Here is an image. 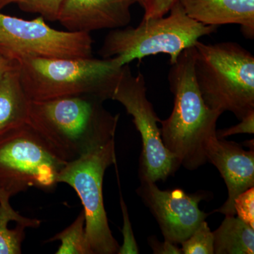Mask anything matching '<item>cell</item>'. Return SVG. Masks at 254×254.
I'll use <instances>...</instances> for the list:
<instances>
[{
	"label": "cell",
	"instance_id": "cell-1",
	"mask_svg": "<svg viewBox=\"0 0 254 254\" xmlns=\"http://www.w3.org/2000/svg\"><path fill=\"white\" fill-rule=\"evenodd\" d=\"M90 95L31 101L27 123L66 163L115 139L120 115Z\"/></svg>",
	"mask_w": 254,
	"mask_h": 254
},
{
	"label": "cell",
	"instance_id": "cell-2",
	"mask_svg": "<svg viewBox=\"0 0 254 254\" xmlns=\"http://www.w3.org/2000/svg\"><path fill=\"white\" fill-rule=\"evenodd\" d=\"M168 81L175 97L171 115L160 120L162 139L180 165L194 170L206 163L203 145L216 133L221 113L205 104L197 84L193 46L184 50L171 64Z\"/></svg>",
	"mask_w": 254,
	"mask_h": 254
},
{
	"label": "cell",
	"instance_id": "cell-3",
	"mask_svg": "<svg viewBox=\"0 0 254 254\" xmlns=\"http://www.w3.org/2000/svg\"><path fill=\"white\" fill-rule=\"evenodd\" d=\"M18 72L31 101L90 95L112 100L123 66L117 58L17 60Z\"/></svg>",
	"mask_w": 254,
	"mask_h": 254
},
{
	"label": "cell",
	"instance_id": "cell-4",
	"mask_svg": "<svg viewBox=\"0 0 254 254\" xmlns=\"http://www.w3.org/2000/svg\"><path fill=\"white\" fill-rule=\"evenodd\" d=\"M197 84L210 109L238 120L254 112V56L235 42L193 46Z\"/></svg>",
	"mask_w": 254,
	"mask_h": 254
},
{
	"label": "cell",
	"instance_id": "cell-5",
	"mask_svg": "<svg viewBox=\"0 0 254 254\" xmlns=\"http://www.w3.org/2000/svg\"><path fill=\"white\" fill-rule=\"evenodd\" d=\"M168 14L143 19L136 27L111 30L98 54L103 59L117 58L123 66L150 55L165 54L170 56L173 64L184 50L218 30V26H208L190 18L180 1Z\"/></svg>",
	"mask_w": 254,
	"mask_h": 254
},
{
	"label": "cell",
	"instance_id": "cell-6",
	"mask_svg": "<svg viewBox=\"0 0 254 254\" xmlns=\"http://www.w3.org/2000/svg\"><path fill=\"white\" fill-rule=\"evenodd\" d=\"M66 162L28 123L0 136V200L36 187L52 190Z\"/></svg>",
	"mask_w": 254,
	"mask_h": 254
},
{
	"label": "cell",
	"instance_id": "cell-7",
	"mask_svg": "<svg viewBox=\"0 0 254 254\" xmlns=\"http://www.w3.org/2000/svg\"><path fill=\"white\" fill-rule=\"evenodd\" d=\"M115 140L81 158L66 163L58 183L67 184L83 207L85 231L93 254H118L120 246L110 230L103 200V179L107 169L116 163Z\"/></svg>",
	"mask_w": 254,
	"mask_h": 254
},
{
	"label": "cell",
	"instance_id": "cell-8",
	"mask_svg": "<svg viewBox=\"0 0 254 254\" xmlns=\"http://www.w3.org/2000/svg\"><path fill=\"white\" fill-rule=\"evenodd\" d=\"M125 107L133 118L141 134L142 152L139 163L140 180L156 182L165 180L180 168L176 158L164 145L158 124L160 120L147 98L144 76L133 75L129 65H124L121 76L112 97Z\"/></svg>",
	"mask_w": 254,
	"mask_h": 254
},
{
	"label": "cell",
	"instance_id": "cell-9",
	"mask_svg": "<svg viewBox=\"0 0 254 254\" xmlns=\"http://www.w3.org/2000/svg\"><path fill=\"white\" fill-rule=\"evenodd\" d=\"M91 33L58 31L42 16L24 20L0 12V51L11 59H78L93 57Z\"/></svg>",
	"mask_w": 254,
	"mask_h": 254
},
{
	"label": "cell",
	"instance_id": "cell-10",
	"mask_svg": "<svg viewBox=\"0 0 254 254\" xmlns=\"http://www.w3.org/2000/svg\"><path fill=\"white\" fill-rule=\"evenodd\" d=\"M140 180L137 193L154 215L165 240L181 244L210 215L199 208L205 193L187 194L181 189L163 190L155 182Z\"/></svg>",
	"mask_w": 254,
	"mask_h": 254
},
{
	"label": "cell",
	"instance_id": "cell-11",
	"mask_svg": "<svg viewBox=\"0 0 254 254\" xmlns=\"http://www.w3.org/2000/svg\"><path fill=\"white\" fill-rule=\"evenodd\" d=\"M203 150L207 162L218 169L228 191L226 201L215 211L235 216V198L254 186V148L246 150L239 143L218 138L215 133L205 141Z\"/></svg>",
	"mask_w": 254,
	"mask_h": 254
},
{
	"label": "cell",
	"instance_id": "cell-12",
	"mask_svg": "<svg viewBox=\"0 0 254 254\" xmlns=\"http://www.w3.org/2000/svg\"><path fill=\"white\" fill-rule=\"evenodd\" d=\"M136 0H64L58 20L68 31L91 33L128 26Z\"/></svg>",
	"mask_w": 254,
	"mask_h": 254
},
{
	"label": "cell",
	"instance_id": "cell-13",
	"mask_svg": "<svg viewBox=\"0 0 254 254\" xmlns=\"http://www.w3.org/2000/svg\"><path fill=\"white\" fill-rule=\"evenodd\" d=\"M186 14L208 26L237 24L244 36L254 38V0H180Z\"/></svg>",
	"mask_w": 254,
	"mask_h": 254
},
{
	"label": "cell",
	"instance_id": "cell-14",
	"mask_svg": "<svg viewBox=\"0 0 254 254\" xmlns=\"http://www.w3.org/2000/svg\"><path fill=\"white\" fill-rule=\"evenodd\" d=\"M17 67L0 81V136L27 123L31 100L23 90Z\"/></svg>",
	"mask_w": 254,
	"mask_h": 254
},
{
	"label": "cell",
	"instance_id": "cell-15",
	"mask_svg": "<svg viewBox=\"0 0 254 254\" xmlns=\"http://www.w3.org/2000/svg\"><path fill=\"white\" fill-rule=\"evenodd\" d=\"M214 254H254V228L238 217L225 216L213 232Z\"/></svg>",
	"mask_w": 254,
	"mask_h": 254
},
{
	"label": "cell",
	"instance_id": "cell-16",
	"mask_svg": "<svg viewBox=\"0 0 254 254\" xmlns=\"http://www.w3.org/2000/svg\"><path fill=\"white\" fill-rule=\"evenodd\" d=\"M41 222L25 218L11 207L9 200H0V254H21L28 227L37 228Z\"/></svg>",
	"mask_w": 254,
	"mask_h": 254
},
{
	"label": "cell",
	"instance_id": "cell-17",
	"mask_svg": "<svg viewBox=\"0 0 254 254\" xmlns=\"http://www.w3.org/2000/svg\"><path fill=\"white\" fill-rule=\"evenodd\" d=\"M55 241L61 242L57 254H93L86 238L85 215L83 210L71 225L46 242Z\"/></svg>",
	"mask_w": 254,
	"mask_h": 254
},
{
	"label": "cell",
	"instance_id": "cell-18",
	"mask_svg": "<svg viewBox=\"0 0 254 254\" xmlns=\"http://www.w3.org/2000/svg\"><path fill=\"white\" fill-rule=\"evenodd\" d=\"M64 0H0V11L9 4L18 5L25 12L39 14L50 21L58 20L60 8Z\"/></svg>",
	"mask_w": 254,
	"mask_h": 254
},
{
	"label": "cell",
	"instance_id": "cell-19",
	"mask_svg": "<svg viewBox=\"0 0 254 254\" xmlns=\"http://www.w3.org/2000/svg\"><path fill=\"white\" fill-rule=\"evenodd\" d=\"M182 254H213L214 237L204 220L186 240L181 243Z\"/></svg>",
	"mask_w": 254,
	"mask_h": 254
},
{
	"label": "cell",
	"instance_id": "cell-20",
	"mask_svg": "<svg viewBox=\"0 0 254 254\" xmlns=\"http://www.w3.org/2000/svg\"><path fill=\"white\" fill-rule=\"evenodd\" d=\"M120 205L123 216V227L122 233L123 235V244L120 246L118 254H138V245L132 230L131 223L128 216V209L123 196L120 195Z\"/></svg>",
	"mask_w": 254,
	"mask_h": 254
},
{
	"label": "cell",
	"instance_id": "cell-21",
	"mask_svg": "<svg viewBox=\"0 0 254 254\" xmlns=\"http://www.w3.org/2000/svg\"><path fill=\"white\" fill-rule=\"evenodd\" d=\"M235 213L239 218L254 228V188L249 189L235 198Z\"/></svg>",
	"mask_w": 254,
	"mask_h": 254
},
{
	"label": "cell",
	"instance_id": "cell-22",
	"mask_svg": "<svg viewBox=\"0 0 254 254\" xmlns=\"http://www.w3.org/2000/svg\"><path fill=\"white\" fill-rule=\"evenodd\" d=\"M240 133H254V112L242 118L240 123L235 126L216 130V136L219 138H225L232 135L240 134Z\"/></svg>",
	"mask_w": 254,
	"mask_h": 254
},
{
	"label": "cell",
	"instance_id": "cell-23",
	"mask_svg": "<svg viewBox=\"0 0 254 254\" xmlns=\"http://www.w3.org/2000/svg\"><path fill=\"white\" fill-rule=\"evenodd\" d=\"M180 0H151L148 9L144 11L143 19L163 17Z\"/></svg>",
	"mask_w": 254,
	"mask_h": 254
},
{
	"label": "cell",
	"instance_id": "cell-24",
	"mask_svg": "<svg viewBox=\"0 0 254 254\" xmlns=\"http://www.w3.org/2000/svg\"><path fill=\"white\" fill-rule=\"evenodd\" d=\"M148 244L151 247L154 254H182V250L177 247L176 244L168 240L160 242L156 237L148 238Z\"/></svg>",
	"mask_w": 254,
	"mask_h": 254
},
{
	"label": "cell",
	"instance_id": "cell-25",
	"mask_svg": "<svg viewBox=\"0 0 254 254\" xmlns=\"http://www.w3.org/2000/svg\"><path fill=\"white\" fill-rule=\"evenodd\" d=\"M18 63L16 60L11 59L0 51V81L4 75L11 70L17 67Z\"/></svg>",
	"mask_w": 254,
	"mask_h": 254
},
{
	"label": "cell",
	"instance_id": "cell-26",
	"mask_svg": "<svg viewBox=\"0 0 254 254\" xmlns=\"http://www.w3.org/2000/svg\"><path fill=\"white\" fill-rule=\"evenodd\" d=\"M137 3L141 5V7L144 9V11L148 9L151 0H136Z\"/></svg>",
	"mask_w": 254,
	"mask_h": 254
}]
</instances>
